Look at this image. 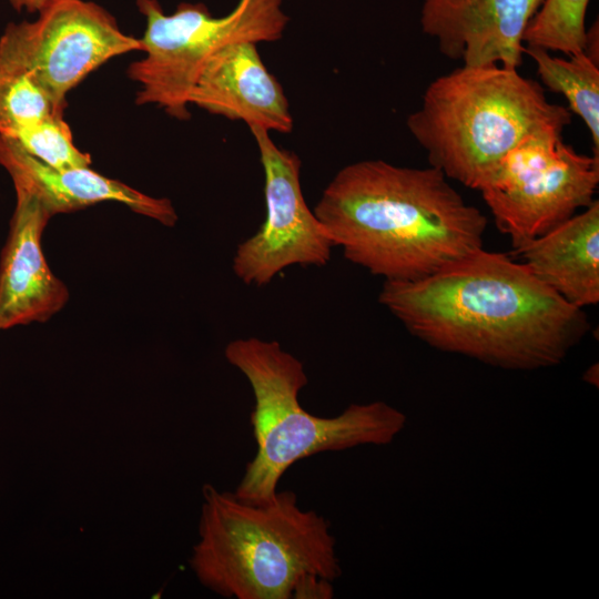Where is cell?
<instances>
[{"label": "cell", "instance_id": "7c38bea8", "mask_svg": "<svg viewBox=\"0 0 599 599\" xmlns=\"http://www.w3.org/2000/svg\"><path fill=\"white\" fill-rule=\"evenodd\" d=\"M189 104L268 132L290 133L294 125L281 83L251 41L227 44L205 61Z\"/></svg>", "mask_w": 599, "mask_h": 599}, {"label": "cell", "instance_id": "3957f363", "mask_svg": "<svg viewBox=\"0 0 599 599\" xmlns=\"http://www.w3.org/2000/svg\"><path fill=\"white\" fill-rule=\"evenodd\" d=\"M200 539L190 565L200 582L224 598L292 599L309 573L334 581L341 573L329 521L304 510L291 490L267 502L203 486Z\"/></svg>", "mask_w": 599, "mask_h": 599}, {"label": "cell", "instance_id": "d6986e66", "mask_svg": "<svg viewBox=\"0 0 599 599\" xmlns=\"http://www.w3.org/2000/svg\"><path fill=\"white\" fill-rule=\"evenodd\" d=\"M332 582L317 575H306L296 583L292 599H331L334 597Z\"/></svg>", "mask_w": 599, "mask_h": 599}, {"label": "cell", "instance_id": "30bf717a", "mask_svg": "<svg viewBox=\"0 0 599 599\" xmlns=\"http://www.w3.org/2000/svg\"><path fill=\"white\" fill-rule=\"evenodd\" d=\"M544 0H425L422 27L466 67L518 69L525 30Z\"/></svg>", "mask_w": 599, "mask_h": 599}, {"label": "cell", "instance_id": "6da1fadb", "mask_svg": "<svg viewBox=\"0 0 599 599\" xmlns=\"http://www.w3.org/2000/svg\"><path fill=\"white\" fill-rule=\"evenodd\" d=\"M378 301L428 345L510 369L560 363L589 328L524 263L484 247L422 280L385 281Z\"/></svg>", "mask_w": 599, "mask_h": 599}, {"label": "cell", "instance_id": "ac0fdd59", "mask_svg": "<svg viewBox=\"0 0 599 599\" xmlns=\"http://www.w3.org/2000/svg\"><path fill=\"white\" fill-rule=\"evenodd\" d=\"M63 111L28 74L0 68V130L33 124Z\"/></svg>", "mask_w": 599, "mask_h": 599}, {"label": "cell", "instance_id": "8fae6325", "mask_svg": "<svg viewBox=\"0 0 599 599\" xmlns=\"http://www.w3.org/2000/svg\"><path fill=\"white\" fill-rule=\"evenodd\" d=\"M16 190V207L0 260V329L45 322L69 300L67 285L49 267L42 233L52 217L31 193Z\"/></svg>", "mask_w": 599, "mask_h": 599}, {"label": "cell", "instance_id": "9a60e30c", "mask_svg": "<svg viewBox=\"0 0 599 599\" xmlns=\"http://www.w3.org/2000/svg\"><path fill=\"white\" fill-rule=\"evenodd\" d=\"M524 53L535 61L542 83L551 91L562 94L569 104L568 110L585 122L591 134L593 154L599 155L598 59L586 51L558 58L535 47H525Z\"/></svg>", "mask_w": 599, "mask_h": 599}, {"label": "cell", "instance_id": "52a82bcc", "mask_svg": "<svg viewBox=\"0 0 599 599\" xmlns=\"http://www.w3.org/2000/svg\"><path fill=\"white\" fill-rule=\"evenodd\" d=\"M599 155L577 152L560 131L528 135L477 189L514 250L595 201Z\"/></svg>", "mask_w": 599, "mask_h": 599}, {"label": "cell", "instance_id": "9c48e42d", "mask_svg": "<svg viewBox=\"0 0 599 599\" xmlns=\"http://www.w3.org/2000/svg\"><path fill=\"white\" fill-rule=\"evenodd\" d=\"M264 172L265 219L236 247L233 272L246 285H267L285 268L324 266L334 247L328 233L304 199L301 160L281 149L270 132L251 126Z\"/></svg>", "mask_w": 599, "mask_h": 599}, {"label": "cell", "instance_id": "7a4b0ae2", "mask_svg": "<svg viewBox=\"0 0 599 599\" xmlns=\"http://www.w3.org/2000/svg\"><path fill=\"white\" fill-rule=\"evenodd\" d=\"M313 211L347 261L392 282L422 280L484 247L487 226L439 170L383 160L341 169Z\"/></svg>", "mask_w": 599, "mask_h": 599}, {"label": "cell", "instance_id": "e0dca14e", "mask_svg": "<svg viewBox=\"0 0 599 599\" xmlns=\"http://www.w3.org/2000/svg\"><path fill=\"white\" fill-rule=\"evenodd\" d=\"M0 135L14 141L26 153L55 169L87 167L91 164L90 154L73 143L63 113L33 124L2 129Z\"/></svg>", "mask_w": 599, "mask_h": 599}, {"label": "cell", "instance_id": "ba28073f", "mask_svg": "<svg viewBox=\"0 0 599 599\" xmlns=\"http://www.w3.org/2000/svg\"><path fill=\"white\" fill-rule=\"evenodd\" d=\"M141 51L104 8L57 0L33 21L9 23L0 37V68L23 72L65 109L67 94L106 61Z\"/></svg>", "mask_w": 599, "mask_h": 599}, {"label": "cell", "instance_id": "ffe728a7", "mask_svg": "<svg viewBox=\"0 0 599 599\" xmlns=\"http://www.w3.org/2000/svg\"><path fill=\"white\" fill-rule=\"evenodd\" d=\"M18 11L40 12L57 0H8Z\"/></svg>", "mask_w": 599, "mask_h": 599}, {"label": "cell", "instance_id": "5b68a950", "mask_svg": "<svg viewBox=\"0 0 599 599\" xmlns=\"http://www.w3.org/2000/svg\"><path fill=\"white\" fill-rule=\"evenodd\" d=\"M570 121L571 112L549 102L538 82L490 64L463 65L435 79L406 124L430 166L477 190L521 140L562 132Z\"/></svg>", "mask_w": 599, "mask_h": 599}, {"label": "cell", "instance_id": "8992f818", "mask_svg": "<svg viewBox=\"0 0 599 599\" xmlns=\"http://www.w3.org/2000/svg\"><path fill=\"white\" fill-rule=\"evenodd\" d=\"M282 4L283 0H240L227 14L214 17L202 2H181L166 14L158 0H136L146 27L140 38L144 57L128 69V77L140 85L135 102L187 120L189 97L205 61L234 42L280 40L290 20Z\"/></svg>", "mask_w": 599, "mask_h": 599}, {"label": "cell", "instance_id": "277c9868", "mask_svg": "<svg viewBox=\"0 0 599 599\" xmlns=\"http://www.w3.org/2000/svg\"><path fill=\"white\" fill-rule=\"evenodd\" d=\"M226 361L251 385V425L256 445L235 488L236 497L263 504L273 499L283 475L295 463L324 451L358 445H386L406 417L384 402L352 404L334 417L305 410L298 395L308 383L303 363L276 341L236 338L224 349Z\"/></svg>", "mask_w": 599, "mask_h": 599}, {"label": "cell", "instance_id": "2e32d148", "mask_svg": "<svg viewBox=\"0 0 599 599\" xmlns=\"http://www.w3.org/2000/svg\"><path fill=\"white\" fill-rule=\"evenodd\" d=\"M588 3L589 0H544L525 30L524 43L566 55L586 51Z\"/></svg>", "mask_w": 599, "mask_h": 599}, {"label": "cell", "instance_id": "4fadbf2b", "mask_svg": "<svg viewBox=\"0 0 599 599\" xmlns=\"http://www.w3.org/2000/svg\"><path fill=\"white\" fill-rule=\"evenodd\" d=\"M0 165L14 189L34 195L51 216L102 202H116L131 211L172 227L179 216L169 199L146 195L89 166L55 169L26 153L14 141L0 135Z\"/></svg>", "mask_w": 599, "mask_h": 599}, {"label": "cell", "instance_id": "5bb4252c", "mask_svg": "<svg viewBox=\"0 0 599 599\" xmlns=\"http://www.w3.org/2000/svg\"><path fill=\"white\" fill-rule=\"evenodd\" d=\"M515 254L545 285L583 309L599 302V202L531 238Z\"/></svg>", "mask_w": 599, "mask_h": 599}]
</instances>
